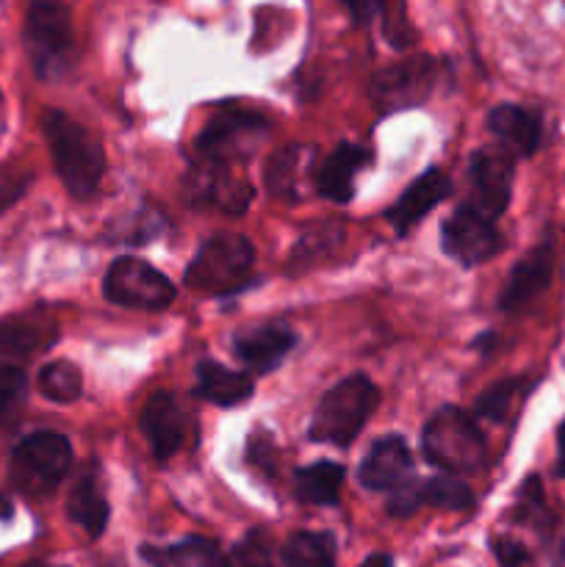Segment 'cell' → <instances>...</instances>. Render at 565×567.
<instances>
[{
    "instance_id": "1",
    "label": "cell",
    "mask_w": 565,
    "mask_h": 567,
    "mask_svg": "<svg viewBox=\"0 0 565 567\" xmlns=\"http://www.w3.org/2000/svg\"><path fill=\"white\" fill-rule=\"evenodd\" d=\"M42 131L48 138L55 175L61 177L66 192L78 199L92 197L105 172V153L97 138L59 109L44 111Z\"/></svg>"
},
{
    "instance_id": "2",
    "label": "cell",
    "mask_w": 565,
    "mask_h": 567,
    "mask_svg": "<svg viewBox=\"0 0 565 567\" xmlns=\"http://www.w3.org/2000/svg\"><path fill=\"white\" fill-rule=\"evenodd\" d=\"M22 39H25V53L37 78L59 81L70 75L78 59V44L70 9L61 0H31Z\"/></svg>"
},
{
    "instance_id": "3",
    "label": "cell",
    "mask_w": 565,
    "mask_h": 567,
    "mask_svg": "<svg viewBox=\"0 0 565 567\" xmlns=\"http://www.w3.org/2000/svg\"><path fill=\"white\" fill-rule=\"evenodd\" d=\"M377 402H380V391L369 377H347L321 396L314 421H310V441L349 449L366 426L369 415L377 410Z\"/></svg>"
},
{
    "instance_id": "4",
    "label": "cell",
    "mask_w": 565,
    "mask_h": 567,
    "mask_svg": "<svg viewBox=\"0 0 565 567\" xmlns=\"http://www.w3.org/2000/svg\"><path fill=\"white\" fill-rule=\"evenodd\" d=\"M421 452L443 474H476L485 465V437L474 415L460 408H441L424 426Z\"/></svg>"
},
{
    "instance_id": "5",
    "label": "cell",
    "mask_w": 565,
    "mask_h": 567,
    "mask_svg": "<svg viewBox=\"0 0 565 567\" xmlns=\"http://www.w3.org/2000/svg\"><path fill=\"white\" fill-rule=\"evenodd\" d=\"M253 264L255 249L249 238L238 236V233H216L197 249L183 280L192 291L227 297L247 286Z\"/></svg>"
},
{
    "instance_id": "6",
    "label": "cell",
    "mask_w": 565,
    "mask_h": 567,
    "mask_svg": "<svg viewBox=\"0 0 565 567\" xmlns=\"http://www.w3.org/2000/svg\"><path fill=\"white\" fill-rule=\"evenodd\" d=\"M72 465V446L59 432H33L11 452V482L25 496H50Z\"/></svg>"
},
{
    "instance_id": "7",
    "label": "cell",
    "mask_w": 565,
    "mask_h": 567,
    "mask_svg": "<svg viewBox=\"0 0 565 567\" xmlns=\"http://www.w3.org/2000/svg\"><path fill=\"white\" fill-rule=\"evenodd\" d=\"M266 131V120L258 111L242 105H219L197 138V153L205 164L227 166L238 155H247Z\"/></svg>"
},
{
    "instance_id": "8",
    "label": "cell",
    "mask_w": 565,
    "mask_h": 567,
    "mask_svg": "<svg viewBox=\"0 0 565 567\" xmlns=\"http://www.w3.org/2000/svg\"><path fill=\"white\" fill-rule=\"evenodd\" d=\"M109 302L136 310H164L175 299V286L142 258H116L103 280Z\"/></svg>"
},
{
    "instance_id": "9",
    "label": "cell",
    "mask_w": 565,
    "mask_h": 567,
    "mask_svg": "<svg viewBox=\"0 0 565 567\" xmlns=\"http://www.w3.org/2000/svg\"><path fill=\"white\" fill-rule=\"evenodd\" d=\"M438 72H441V66L430 55L399 61V64L386 66L371 78L369 94L380 111L413 109L430 97L438 83Z\"/></svg>"
},
{
    "instance_id": "10",
    "label": "cell",
    "mask_w": 565,
    "mask_h": 567,
    "mask_svg": "<svg viewBox=\"0 0 565 567\" xmlns=\"http://www.w3.org/2000/svg\"><path fill=\"white\" fill-rule=\"evenodd\" d=\"M441 247L458 264L480 266L502 252V236L491 219L463 205L443 221Z\"/></svg>"
},
{
    "instance_id": "11",
    "label": "cell",
    "mask_w": 565,
    "mask_h": 567,
    "mask_svg": "<svg viewBox=\"0 0 565 567\" xmlns=\"http://www.w3.org/2000/svg\"><path fill=\"white\" fill-rule=\"evenodd\" d=\"M469 208L493 221L510 205V194H513V155H507L504 150H476L469 164Z\"/></svg>"
},
{
    "instance_id": "12",
    "label": "cell",
    "mask_w": 565,
    "mask_h": 567,
    "mask_svg": "<svg viewBox=\"0 0 565 567\" xmlns=\"http://www.w3.org/2000/svg\"><path fill=\"white\" fill-rule=\"evenodd\" d=\"M554 275V241L543 238L532 252H526L510 271L502 293H499V308L504 313H518L526 310L537 297H543Z\"/></svg>"
},
{
    "instance_id": "13",
    "label": "cell",
    "mask_w": 565,
    "mask_h": 567,
    "mask_svg": "<svg viewBox=\"0 0 565 567\" xmlns=\"http://www.w3.org/2000/svg\"><path fill=\"white\" fill-rule=\"evenodd\" d=\"M142 432L158 463L181 452L188 437V413L181 399L166 391L153 393L142 410Z\"/></svg>"
},
{
    "instance_id": "14",
    "label": "cell",
    "mask_w": 565,
    "mask_h": 567,
    "mask_svg": "<svg viewBox=\"0 0 565 567\" xmlns=\"http://www.w3.org/2000/svg\"><path fill=\"white\" fill-rule=\"evenodd\" d=\"M294 347H297V336H294L291 327L271 321V324L249 327V330L238 332L236 341H233V354L253 374H269L288 358Z\"/></svg>"
},
{
    "instance_id": "15",
    "label": "cell",
    "mask_w": 565,
    "mask_h": 567,
    "mask_svg": "<svg viewBox=\"0 0 565 567\" xmlns=\"http://www.w3.org/2000/svg\"><path fill=\"white\" fill-rule=\"evenodd\" d=\"M410 471H413V454H410L404 437L386 435L371 443L360 463L358 480L369 491L393 493L410 480Z\"/></svg>"
},
{
    "instance_id": "16",
    "label": "cell",
    "mask_w": 565,
    "mask_h": 567,
    "mask_svg": "<svg viewBox=\"0 0 565 567\" xmlns=\"http://www.w3.org/2000/svg\"><path fill=\"white\" fill-rule=\"evenodd\" d=\"M188 199L194 205H210L225 214H244L253 199V186L244 177L227 175V166L205 164L188 175Z\"/></svg>"
},
{
    "instance_id": "17",
    "label": "cell",
    "mask_w": 565,
    "mask_h": 567,
    "mask_svg": "<svg viewBox=\"0 0 565 567\" xmlns=\"http://www.w3.org/2000/svg\"><path fill=\"white\" fill-rule=\"evenodd\" d=\"M449 194H452V181H449L441 169H427L419 181H413L404 188L402 197L397 199V205L388 208V221H391V227L399 236H404V233H408L410 227L419 225L435 205H441Z\"/></svg>"
},
{
    "instance_id": "18",
    "label": "cell",
    "mask_w": 565,
    "mask_h": 567,
    "mask_svg": "<svg viewBox=\"0 0 565 567\" xmlns=\"http://www.w3.org/2000/svg\"><path fill=\"white\" fill-rule=\"evenodd\" d=\"M371 164V153L360 144L341 142L316 172V192L332 203H349L355 194V175Z\"/></svg>"
},
{
    "instance_id": "19",
    "label": "cell",
    "mask_w": 565,
    "mask_h": 567,
    "mask_svg": "<svg viewBox=\"0 0 565 567\" xmlns=\"http://www.w3.org/2000/svg\"><path fill=\"white\" fill-rule=\"evenodd\" d=\"M487 127L507 155H532L541 144V120L521 105H496L487 114Z\"/></svg>"
},
{
    "instance_id": "20",
    "label": "cell",
    "mask_w": 565,
    "mask_h": 567,
    "mask_svg": "<svg viewBox=\"0 0 565 567\" xmlns=\"http://www.w3.org/2000/svg\"><path fill=\"white\" fill-rule=\"evenodd\" d=\"M66 515H70L72 524L81 526L92 540H97V537L105 532V526H109L111 509H109V502H105L103 491H100L94 465L86 471V474L78 476V482L72 485L70 498H66Z\"/></svg>"
},
{
    "instance_id": "21",
    "label": "cell",
    "mask_w": 565,
    "mask_h": 567,
    "mask_svg": "<svg viewBox=\"0 0 565 567\" xmlns=\"http://www.w3.org/2000/svg\"><path fill=\"white\" fill-rule=\"evenodd\" d=\"M310 161H314V150L302 147V144H288V147L277 150L266 164V188H269L271 197L297 203Z\"/></svg>"
},
{
    "instance_id": "22",
    "label": "cell",
    "mask_w": 565,
    "mask_h": 567,
    "mask_svg": "<svg viewBox=\"0 0 565 567\" xmlns=\"http://www.w3.org/2000/svg\"><path fill=\"white\" fill-rule=\"evenodd\" d=\"M197 396L216 408H236L253 396V380L244 371H233L216 360L197 365Z\"/></svg>"
},
{
    "instance_id": "23",
    "label": "cell",
    "mask_w": 565,
    "mask_h": 567,
    "mask_svg": "<svg viewBox=\"0 0 565 567\" xmlns=\"http://www.w3.org/2000/svg\"><path fill=\"white\" fill-rule=\"evenodd\" d=\"M343 476H347V471L341 465L330 463V460H319V463L297 471L294 491H297L299 502L316 504V507H332L338 502V493H341Z\"/></svg>"
},
{
    "instance_id": "24",
    "label": "cell",
    "mask_w": 565,
    "mask_h": 567,
    "mask_svg": "<svg viewBox=\"0 0 565 567\" xmlns=\"http://www.w3.org/2000/svg\"><path fill=\"white\" fill-rule=\"evenodd\" d=\"M142 557L153 567H225L216 543L205 537H186L170 548L144 546Z\"/></svg>"
},
{
    "instance_id": "25",
    "label": "cell",
    "mask_w": 565,
    "mask_h": 567,
    "mask_svg": "<svg viewBox=\"0 0 565 567\" xmlns=\"http://www.w3.org/2000/svg\"><path fill=\"white\" fill-rule=\"evenodd\" d=\"M288 567H336V540L327 532H297L282 548Z\"/></svg>"
},
{
    "instance_id": "26",
    "label": "cell",
    "mask_w": 565,
    "mask_h": 567,
    "mask_svg": "<svg viewBox=\"0 0 565 567\" xmlns=\"http://www.w3.org/2000/svg\"><path fill=\"white\" fill-rule=\"evenodd\" d=\"M39 391L55 404H72L83 393V377L70 360H53L39 371Z\"/></svg>"
},
{
    "instance_id": "27",
    "label": "cell",
    "mask_w": 565,
    "mask_h": 567,
    "mask_svg": "<svg viewBox=\"0 0 565 567\" xmlns=\"http://www.w3.org/2000/svg\"><path fill=\"white\" fill-rule=\"evenodd\" d=\"M55 341V327L37 319H11L0 324V349L31 354Z\"/></svg>"
},
{
    "instance_id": "28",
    "label": "cell",
    "mask_w": 565,
    "mask_h": 567,
    "mask_svg": "<svg viewBox=\"0 0 565 567\" xmlns=\"http://www.w3.org/2000/svg\"><path fill=\"white\" fill-rule=\"evenodd\" d=\"M419 502L430 504V507L454 509V513H460V509L474 507V493H471L469 485H463L458 476L443 474V476H432V480L421 482Z\"/></svg>"
},
{
    "instance_id": "29",
    "label": "cell",
    "mask_w": 565,
    "mask_h": 567,
    "mask_svg": "<svg viewBox=\"0 0 565 567\" xmlns=\"http://www.w3.org/2000/svg\"><path fill=\"white\" fill-rule=\"evenodd\" d=\"M25 371L17 369V365H3V369H0V426L11 424V421L20 415L22 404H25Z\"/></svg>"
},
{
    "instance_id": "30",
    "label": "cell",
    "mask_w": 565,
    "mask_h": 567,
    "mask_svg": "<svg viewBox=\"0 0 565 567\" xmlns=\"http://www.w3.org/2000/svg\"><path fill=\"white\" fill-rule=\"evenodd\" d=\"M225 567H277L269 537L264 532H249L244 540L233 546L230 557L225 559Z\"/></svg>"
},
{
    "instance_id": "31",
    "label": "cell",
    "mask_w": 565,
    "mask_h": 567,
    "mask_svg": "<svg viewBox=\"0 0 565 567\" xmlns=\"http://www.w3.org/2000/svg\"><path fill=\"white\" fill-rule=\"evenodd\" d=\"M338 241H341V230L338 227H316V230H310L308 236L299 238V244L294 247V255H291V269H305V266H314L316 260V249H319V258H327L330 255L332 247H338Z\"/></svg>"
},
{
    "instance_id": "32",
    "label": "cell",
    "mask_w": 565,
    "mask_h": 567,
    "mask_svg": "<svg viewBox=\"0 0 565 567\" xmlns=\"http://www.w3.org/2000/svg\"><path fill=\"white\" fill-rule=\"evenodd\" d=\"M515 391H518V382L515 380L499 382V385L487 388V391L476 399L474 413L487 421H504V415H507L510 404H513L515 399Z\"/></svg>"
},
{
    "instance_id": "33",
    "label": "cell",
    "mask_w": 565,
    "mask_h": 567,
    "mask_svg": "<svg viewBox=\"0 0 565 567\" xmlns=\"http://www.w3.org/2000/svg\"><path fill=\"white\" fill-rule=\"evenodd\" d=\"M493 554H496L502 567H532L530 551L518 540H513V537H496L493 540Z\"/></svg>"
},
{
    "instance_id": "34",
    "label": "cell",
    "mask_w": 565,
    "mask_h": 567,
    "mask_svg": "<svg viewBox=\"0 0 565 567\" xmlns=\"http://www.w3.org/2000/svg\"><path fill=\"white\" fill-rule=\"evenodd\" d=\"M338 3L347 9L349 20L355 25H369L371 20H377L386 11V0H338Z\"/></svg>"
},
{
    "instance_id": "35",
    "label": "cell",
    "mask_w": 565,
    "mask_h": 567,
    "mask_svg": "<svg viewBox=\"0 0 565 567\" xmlns=\"http://www.w3.org/2000/svg\"><path fill=\"white\" fill-rule=\"evenodd\" d=\"M557 474L565 480V421L557 430Z\"/></svg>"
},
{
    "instance_id": "36",
    "label": "cell",
    "mask_w": 565,
    "mask_h": 567,
    "mask_svg": "<svg viewBox=\"0 0 565 567\" xmlns=\"http://www.w3.org/2000/svg\"><path fill=\"white\" fill-rule=\"evenodd\" d=\"M358 567H393L391 554H371L369 559H363Z\"/></svg>"
},
{
    "instance_id": "37",
    "label": "cell",
    "mask_w": 565,
    "mask_h": 567,
    "mask_svg": "<svg viewBox=\"0 0 565 567\" xmlns=\"http://www.w3.org/2000/svg\"><path fill=\"white\" fill-rule=\"evenodd\" d=\"M11 515H14V507H11L9 498L0 493V520H11Z\"/></svg>"
},
{
    "instance_id": "38",
    "label": "cell",
    "mask_w": 565,
    "mask_h": 567,
    "mask_svg": "<svg viewBox=\"0 0 565 567\" xmlns=\"http://www.w3.org/2000/svg\"><path fill=\"white\" fill-rule=\"evenodd\" d=\"M20 567H59V565H48V563H25V565H20Z\"/></svg>"
}]
</instances>
